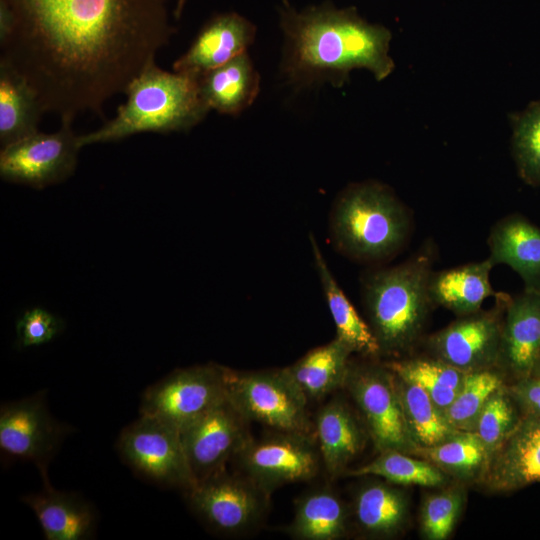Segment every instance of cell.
Wrapping results in <instances>:
<instances>
[{"label":"cell","mask_w":540,"mask_h":540,"mask_svg":"<svg viewBox=\"0 0 540 540\" xmlns=\"http://www.w3.org/2000/svg\"><path fill=\"white\" fill-rule=\"evenodd\" d=\"M249 421L227 399L180 431L195 478L201 481L225 469L251 439Z\"/></svg>","instance_id":"obj_14"},{"label":"cell","mask_w":540,"mask_h":540,"mask_svg":"<svg viewBox=\"0 0 540 540\" xmlns=\"http://www.w3.org/2000/svg\"><path fill=\"white\" fill-rule=\"evenodd\" d=\"M187 1L188 0H177L176 1V6H175V9L173 11V14H174V17H175L176 20L181 18V15L183 13V9H184Z\"/></svg>","instance_id":"obj_40"},{"label":"cell","mask_w":540,"mask_h":540,"mask_svg":"<svg viewBox=\"0 0 540 540\" xmlns=\"http://www.w3.org/2000/svg\"><path fill=\"white\" fill-rule=\"evenodd\" d=\"M513 149L520 176L526 183L540 186V101L517 118Z\"/></svg>","instance_id":"obj_34"},{"label":"cell","mask_w":540,"mask_h":540,"mask_svg":"<svg viewBox=\"0 0 540 540\" xmlns=\"http://www.w3.org/2000/svg\"><path fill=\"white\" fill-rule=\"evenodd\" d=\"M310 242L316 270L327 301L329 312L336 327V338L346 344L352 352L366 356H376L380 352L379 343L370 326L359 316L332 275L326 260L311 235Z\"/></svg>","instance_id":"obj_26"},{"label":"cell","mask_w":540,"mask_h":540,"mask_svg":"<svg viewBox=\"0 0 540 540\" xmlns=\"http://www.w3.org/2000/svg\"><path fill=\"white\" fill-rule=\"evenodd\" d=\"M259 85V75L246 52L199 78L200 94L208 108L230 115L253 103Z\"/></svg>","instance_id":"obj_22"},{"label":"cell","mask_w":540,"mask_h":540,"mask_svg":"<svg viewBox=\"0 0 540 540\" xmlns=\"http://www.w3.org/2000/svg\"><path fill=\"white\" fill-rule=\"evenodd\" d=\"M69 427L49 413L44 393L5 403L0 409V449L6 455L35 463L47 480V465Z\"/></svg>","instance_id":"obj_13"},{"label":"cell","mask_w":540,"mask_h":540,"mask_svg":"<svg viewBox=\"0 0 540 540\" xmlns=\"http://www.w3.org/2000/svg\"><path fill=\"white\" fill-rule=\"evenodd\" d=\"M118 451L140 475L164 486L189 490L195 483L179 430L141 415L120 434Z\"/></svg>","instance_id":"obj_11"},{"label":"cell","mask_w":540,"mask_h":540,"mask_svg":"<svg viewBox=\"0 0 540 540\" xmlns=\"http://www.w3.org/2000/svg\"><path fill=\"white\" fill-rule=\"evenodd\" d=\"M224 369L208 363L175 370L145 390L141 415L182 431L226 400Z\"/></svg>","instance_id":"obj_7"},{"label":"cell","mask_w":540,"mask_h":540,"mask_svg":"<svg viewBox=\"0 0 540 540\" xmlns=\"http://www.w3.org/2000/svg\"><path fill=\"white\" fill-rule=\"evenodd\" d=\"M532 374H540V354H539V357L537 359V362L535 364Z\"/></svg>","instance_id":"obj_41"},{"label":"cell","mask_w":540,"mask_h":540,"mask_svg":"<svg viewBox=\"0 0 540 540\" xmlns=\"http://www.w3.org/2000/svg\"><path fill=\"white\" fill-rule=\"evenodd\" d=\"M224 377L227 399L248 421L315 437L308 400L285 368L237 371L225 367Z\"/></svg>","instance_id":"obj_6"},{"label":"cell","mask_w":540,"mask_h":540,"mask_svg":"<svg viewBox=\"0 0 540 540\" xmlns=\"http://www.w3.org/2000/svg\"><path fill=\"white\" fill-rule=\"evenodd\" d=\"M415 452L438 467L460 476L477 472L489 455L476 432H459L445 442L418 447Z\"/></svg>","instance_id":"obj_33"},{"label":"cell","mask_w":540,"mask_h":540,"mask_svg":"<svg viewBox=\"0 0 540 540\" xmlns=\"http://www.w3.org/2000/svg\"><path fill=\"white\" fill-rule=\"evenodd\" d=\"M354 516L361 530L372 536H390L404 524L407 505L404 495L383 482L362 486L355 495Z\"/></svg>","instance_id":"obj_28"},{"label":"cell","mask_w":540,"mask_h":540,"mask_svg":"<svg viewBox=\"0 0 540 540\" xmlns=\"http://www.w3.org/2000/svg\"><path fill=\"white\" fill-rule=\"evenodd\" d=\"M185 492L196 515L213 531L229 536L255 528L270 497L243 473L229 474L225 469Z\"/></svg>","instance_id":"obj_9"},{"label":"cell","mask_w":540,"mask_h":540,"mask_svg":"<svg viewBox=\"0 0 540 540\" xmlns=\"http://www.w3.org/2000/svg\"><path fill=\"white\" fill-rule=\"evenodd\" d=\"M41 101L28 81L0 61V143L1 148L37 131L42 114Z\"/></svg>","instance_id":"obj_24"},{"label":"cell","mask_w":540,"mask_h":540,"mask_svg":"<svg viewBox=\"0 0 540 540\" xmlns=\"http://www.w3.org/2000/svg\"><path fill=\"white\" fill-rule=\"evenodd\" d=\"M496 480L504 488L540 481V417L526 416L507 437Z\"/></svg>","instance_id":"obj_27"},{"label":"cell","mask_w":540,"mask_h":540,"mask_svg":"<svg viewBox=\"0 0 540 540\" xmlns=\"http://www.w3.org/2000/svg\"><path fill=\"white\" fill-rule=\"evenodd\" d=\"M394 377L408 428L418 447L435 446L460 432L451 427L443 412L420 386L395 374Z\"/></svg>","instance_id":"obj_29"},{"label":"cell","mask_w":540,"mask_h":540,"mask_svg":"<svg viewBox=\"0 0 540 540\" xmlns=\"http://www.w3.org/2000/svg\"><path fill=\"white\" fill-rule=\"evenodd\" d=\"M70 121L52 133L37 131L1 148L3 180L43 189L69 178L77 166L78 136Z\"/></svg>","instance_id":"obj_10"},{"label":"cell","mask_w":540,"mask_h":540,"mask_svg":"<svg viewBox=\"0 0 540 540\" xmlns=\"http://www.w3.org/2000/svg\"><path fill=\"white\" fill-rule=\"evenodd\" d=\"M509 394L526 416L540 417V374L522 378L510 388Z\"/></svg>","instance_id":"obj_38"},{"label":"cell","mask_w":540,"mask_h":540,"mask_svg":"<svg viewBox=\"0 0 540 540\" xmlns=\"http://www.w3.org/2000/svg\"><path fill=\"white\" fill-rule=\"evenodd\" d=\"M345 473L356 477L378 476L400 485L439 486L445 482V476L438 467L397 450L381 452L368 464Z\"/></svg>","instance_id":"obj_31"},{"label":"cell","mask_w":540,"mask_h":540,"mask_svg":"<svg viewBox=\"0 0 540 540\" xmlns=\"http://www.w3.org/2000/svg\"><path fill=\"white\" fill-rule=\"evenodd\" d=\"M254 27L236 13L217 15L199 31L189 49L173 64L175 72L196 78L246 52Z\"/></svg>","instance_id":"obj_16"},{"label":"cell","mask_w":540,"mask_h":540,"mask_svg":"<svg viewBox=\"0 0 540 540\" xmlns=\"http://www.w3.org/2000/svg\"><path fill=\"white\" fill-rule=\"evenodd\" d=\"M14 25V18L11 10L5 2L0 0V43L4 42L10 35Z\"/></svg>","instance_id":"obj_39"},{"label":"cell","mask_w":540,"mask_h":540,"mask_svg":"<svg viewBox=\"0 0 540 540\" xmlns=\"http://www.w3.org/2000/svg\"><path fill=\"white\" fill-rule=\"evenodd\" d=\"M502 326L498 311L465 315L429 340L437 359L464 372L487 369L500 358Z\"/></svg>","instance_id":"obj_15"},{"label":"cell","mask_w":540,"mask_h":540,"mask_svg":"<svg viewBox=\"0 0 540 540\" xmlns=\"http://www.w3.org/2000/svg\"><path fill=\"white\" fill-rule=\"evenodd\" d=\"M488 259L519 274L526 291L540 292V228L520 215H510L492 228Z\"/></svg>","instance_id":"obj_18"},{"label":"cell","mask_w":540,"mask_h":540,"mask_svg":"<svg viewBox=\"0 0 540 540\" xmlns=\"http://www.w3.org/2000/svg\"><path fill=\"white\" fill-rule=\"evenodd\" d=\"M63 329V322L50 312L33 308L18 319L16 332L20 347H30L49 342Z\"/></svg>","instance_id":"obj_37"},{"label":"cell","mask_w":540,"mask_h":540,"mask_svg":"<svg viewBox=\"0 0 540 540\" xmlns=\"http://www.w3.org/2000/svg\"><path fill=\"white\" fill-rule=\"evenodd\" d=\"M462 496L455 490L429 496L422 509V529L431 540L446 539L457 521Z\"/></svg>","instance_id":"obj_36"},{"label":"cell","mask_w":540,"mask_h":540,"mask_svg":"<svg viewBox=\"0 0 540 540\" xmlns=\"http://www.w3.org/2000/svg\"><path fill=\"white\" fill-rule=\"evenodd\" d=\"M344 386L380 453L388 450L413 453L418 448L405 419L394 374L387 366L350 365Z\"/></svg>","instance_id":"obj_8"},{"label":"cell","mask_w":540,"mask_h":540,"mask_svg":"<svg viewBox=\"0 0 540 540\" xmlns=\"http://www.w3.org/2000/svg\"><path fill=\"white\" fill-rule=\"evenodd\" d=\"M285 68L293 79H342L354 68L370 70L383 80L393 70L388 55L390 32L371 25L354 12L314 9L286 13Z\"/></svg>","instance_id":"obj_2"},{"label":"cell","mask_w":540,"mask_h":540,"mask_svg":"<svg viewBox=\"0 0 540 540\" xmlns=\"http://www.w3.org/2000/svg\"><path fill=\"white\" fill-rule=\"evenodd\" d=\"M518 423L510 398L500 387L482 408L475 432L490 454L502 445Z\"/></svg>","instance_id":"obj_35"},{"label":"cell","mask_w":540,"mask_h":540,"mask_svg":"<svg viewBox=\"0 0 540 540\" xmlns=\"http://www.w3.org/2000/svg\"><path fill=\"white\" fill-rule=\"evenodd\" d=\"M127 99L99 129L78 136L80 147L122 140L139 133L186 131L209 112L199 79L149 63L127 86Z\"/></svg>","instance_id":"obj_3"},{"label":"cell","mask_w":540,"mask_h":540,"mask_svg":"<svg viewBox=\"0 0 540 540\" xmlns=\"http://www.w3.org/2000/svg\"><path fill=\"white\" fill-rule=\"evenodd\" d=\"M493 267L487 258L481 262L432 273L429 292L433 304L461 316L479 311L487 298L498 296L490 283Z\"/></svg>","instance_id":"obj_21"},{"label":"cell","mask_w":540,"mask_h":540,"mask_svg":"<svg viewBox=\"0 0 540 540\" xmlns=\"http://www.w3.org/2000/svg\"><path fill=\"white\" fill-rule=\"evenodd\" d=\"M499 375L487 369L468 372L454 400L444 412L448 423L460 432H475L482 408L502 387Z\"/></svg>","instance_id":"obj_32"},{"label":"cell","mask_w":540,"mask_h":540,"mask_svg":"<svg viewBox=\"0 0 540 540\" xmlns=\"http://www.w3.org/2000/svg\"><path fill=\"white\" fill-rule=\"evenodd\" d=\"M14 25L0 61L36 91L61 121L104 103L169 43L174 28L166 0H1Z\"/></svg>","instance_id":"obj_1"},{"label":"cell","mask_w":540,"mask_h":540,"mask_svg":"<svg viewBox=\"0 0 540 540\" xmlns=\"http://www.w3.org/2000/svg\"><path fill=\"white\" fill-rule=\"evenodd\" d=\"M314 436L276 431L251 439L235 456L242 473L268 496L288 483L314 478L322 462Z\"/></svg>","instance_id":"obj_12"},{"label":"cell","mask_w":540,"mask_h":540,"mask_svg":"<svg viewBox=\"0 0 540 540\" xmlns=\"http://www.w3.org/2000/svg\"><path fill=\"white\" fill-rule=\"evenodd\" d=\"M410 225L402 203L388 189L374 183L346 190L331 215L335 245L360 261H377L395 254L406 242Z\"/></svg>","instance_id":"obj_5"},{"label":"cell","mask_w":540,"mask_h":540,"mask_svg":"<svg viewBox=\"0 0 540 540\" xmlns=\"http://www.w3.org/2000/svg\"><path fill=\"white\" fill-rule=\"evenodd\" d=\"M314 425L322 463L334 478L344 473L363 449L364 430L341 399H333L321 407Z\"/></svg>","instance_id":"obj_20"},{"label":"cell","mask_w":540,"mask_h":540,"mask_svg":"<svg viewBox=\"0 0 540 540\" xmlns=\"http://www.w3.org/2000/svg\"><path fill=\"white\" fill-rule=\"evenodd\" d=\"M432 263L431 252H421L365 277L364 305L381 353L404 351L421 333L433 304L429 292Z\"/></svg>","instance_id":"obj_4"},{"label":"cell","mask_w":540,"mask_h":540,"mask_svg":"<svg viewBox=\"0 0 540 540\" xmlns=\"http://www.w3.org/2000/svg\"><path fill=\"white\" fill-rule=\"evenodd\" d=\"M36 494L22 497L35 513L47 540H85L92 536L95 513L74 493L55 490L48 480Z\"/></svg>","instance_id":"obj_19"},{"label":"cell","mask_w":540,"mask_h":540,"mask_svg":"<svg viewBox=\"0 0 540 540\" xmlns=\"http://www.w3.org/2000/svg\"><path fill=\"white\" fill-rule=\"evenodd\" d=\"M397 377L420 386L443 412L461 389L466 374L440 360L411 359L386 365Z\"/></svg>","instance_id":"obj_30"},{"label":"cell","mask_w":540,"mask_h":540,"mask_svg":"<svg viewBox=\"0 0 540 540\" xmlns=\"http://www.w3.org/2000/svg\"><path fill=\"white\" fill-rule=\"evenodd\" d=\"M505 312L500 358L522 378L530 376L540 354V292L509 297Z\"/></svg>","instance_id":"obj_17"},{"label":"cell","mask_w":540,"mask_h":540,"mask_svg":"<svg viewBox=\"0 0 540 540\" xmlns=\"http://www.w3.org/2000/svg\"><path fill=\"white\" fill-rule=\"evenodd\" d=\"M352 350L339 339L309 350L285 367L307 400H319L345 385Z\"/></svg>","instance_id":"obj_23"},{"label":"cell","mask_w":540,"mask_h":540,"mask_svg":"<svg viewBox=\"0 0 540 540\" xmlns=\"http://www.w3.org/2000/svg\"><path fill=\"white\" fill-rule=\"evenodd\" d=\"M347 521L345 504L330 487L324 485L298 498L294 518L285 532L297 540H336L345 535Z\"/></svg>","instance_id":"obj_25"}]
</instances>
